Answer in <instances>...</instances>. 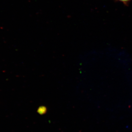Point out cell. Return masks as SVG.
Segmentation results:
<instances>
[{
    "instance_id": "obj_1",
    "label": "cell",
    "mask_w": 132,
    "mask_h": 132,
    "mask_svg": "<svg viewBox=\"0 0 132 132\" xmlns=\"http://www.w3.org/2000/svg\"><path fill=\"white\" fill-rule=\"evenodd\" d=\"M118 1L123 2L124 3H127L128 2H129V1H131V0H118Z\"/></svg>"
}]
</instances>
